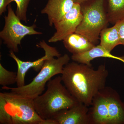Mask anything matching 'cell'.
<instances>
[{
    "instance_id": "obj_1",
    "label": "cell",
    "mask_w": 124,
    "mask_h": 124,
    "mask_svg": "<svg viewBox=\"0 0 124 124\" xmlns=\"http://www.w3.org/2000/svg\"><path fill=\"white\" fill-rule=\"evenodd\" d=\"M108 74L105 64L94 70L92 66L73 61L64 66L61 77L71 94L89 107L95 95L106 87Z\"/></svg>"
},
{
    "instance_id": "obj_2",
    "label": "cell",
    "mask_w": 124,
    "mask_h": 124,
    "mask_svg": "<svg viewBox=\"0 0 124 124\" xmlns=\"http://www.w3.org/2000/svg\"><path fill=\"white\" fill-rule=\"evenodd\" d=\"M62 82L60 76L50 80L46 91L33 99L36 111L42 120L53 119L61 111L79 102Z\"/></svg>"
},
{
    "instance_id": "obj_3",
    "label": "cell",
    "mask_w": 124,
    "mask_h": 124,
    "mask_svg": "<svg viewBox=\"0 0 124 124\" xmlns=\"http://www.w3.org/2000/svg\"><path fill=\"white\" fill-rule=\"evenodd\" d=\"M32 99L10 91L0 93V124H42Z\"/></svg>"
},
{
    "instance_id": "obj_4",
    "label": "cell",
    "mask_w": 124,
    "mask_h": 124,
    "mask_svg": "<svg viewBox=\"0 0 124 124\" xmlns=\"http://www.w3.org/2000/svg\"><path fill=\"white\" fill-rule=\"evenodd\" d=\"M83 18L75 32L81 34L94 44L109 23L105 0H89L80 5Z\"/></svg>"
},
{
    "instance_id": "obj_5",
    "label": "cell",
    "mask_w": 124,
    "mask_h": 124,
    "mask_svg": "<svg viewBox=\"0 0 124 124\" xmlns=\"http://www.w3.org/2000/svg\"><path fill=\"white\" fill-rule=\"evenodd\" d=\"M70 60V57L67 54L57 58L54 57L48 59L45 61L38 75L28 84L16 88L3 86L2 89L10 90L23 97L34 99L42 94L46 82L53 77L62 74L64 66L69 62Z\"/></svg>"
},
{
    "instance_id": "obj_6",
    "label": "cell",
    "mask_w": 124,
    "mask_h": 124,
    "mask_svg": "<svg viewBox=\"0 0 124 124\" xmlns=\"http://www.w3.org/2000/svg\"><path fill=\"white\" fill-rule=\"evenodd\" d=\"M8 14L4 17L5 24L0 32V38L10 51L15 53L19 51V46L21 45L23 39L26 36L42 35L40 32L36 31V25L31 26L22 24L9 4L7 7Z\"/></svg>"
},
{
    "instance_id": "obj_7",
    "label": "cell",
    "mask_w": 124,
    "mask_h": 124,
    "mask_svg": "<svg viewBox=\"0 0 124 124\" xmlns=\"http://www.w3.org/2000/svg\"><path fill=\"white\" fill-rule=\"evenodd\" d=\"M36 46L43 49L45 54L42 57L33 62L22 61L16 55L15 53L13 51H9V55L15 61L17 66V87H22L25 85V75L29 69L32 68L36 71H39L46 60L54 57L58 58L62 55L56 48L49 45L44 40L40 41L37 43Z\"/></svg>"
},
{
    "instance_id": "obj_8",
    "label": "cell",
    "mask_w": 124,
    "mask_h": 124,
    "mask_svg": "<svg viewBox=\"0 0 124 124\" xmlns=\"http://www.w3.org/2000/svg\"><path fill=\"white\" fill-rule=\"evenodd\" d=\"M82 18L80 5L75 3L71 10L59 22L54 24L56 31L48 41L55 43L63 41L70 34L75 32Z\"/></svg>"
},
{
    "instance_id": "obj_9",
    "label": "cell",
    "mask_w": 124,
    "mask_h": 124,
    "mask_svg": "<svg viewBox=\"0 0 124 124\" xmlns=\"http://www.w3.org/2000/svg\"><path fill=\"white\" fill-rule=\"evenodd\" d=\"M89 108V124H109L107 89L106 86L95 95Z\"/></svg>"
},
{
    "instance_id": "obj_10",
    "label": "cell",
    "mask_w": 124,
    "mask_h": 124,
    "mask_svg": "<svg viewBox=\"0 0 124 124\" xmlns=\"http://www.w3.org/2000/svg\"><path fill=\"white\" fill-rule=\"evenodd\" d=\"M88 107L79 102L71 108L59 112L53 120L55 124H89Z\"/></svg>"
},
{
    "instance_id": "obj_11",
    "label": "cell",
    "mask_w": 124,
    "mask_h": 124,
    "mask_svg": "<svg viewBox=\"0 0 124 124\" xmlns=\"http://www.w3.org/2000/svg\"><path fill=\"white\" fill-rule=\"evenodd\" d=\"M74 4L73 0H48L41 13L47 16L49 25L52 27L71 10Z\"/></svg>"
},
{
    "instance_id": "obj_12",
    "label": "cell",
    "mask_w": 124,
    "mask_h": 124,
    "mask_svg": "<svg viewBox=\"0 0 124 124\" xmlns=\"http://www.w3.org/2000/svg\"><path fill=\"white\" fill-rule=\"evenodd\" d=\"M107 89L109 124H124V103L115 90Z\"/></svg>"
},
{
    "instance_id": "obj_13",
    "label": "cell",
    "mask_w": 124,
    "mask_h": 124,
    "mask_svg": "<svg viewBox=\"0 0 124 124\" xmlns=\"http://www.w3.org/2000/svg\"><path fill=\"white\" fill-rule=\"evenodd\" d=\"M108 58L121 61L124 63V56L118 57L111 53L100 45H95L88 51L76 54H72L71 59L79 63L91 66V62L98 58Z\"/></svg>"
},
{
    "instance_id": "obj_14",
    "label": "cell",
    "mask_w": 124,
    "mask_h": 124,
    "mask_svg": "<svg viewBox=\"0 0 124 124\" xmlns=\"http://www.w3.org/2000/svg\"><path fill=\"white\" fill-rule=\"evenodd\" d=\"M63 42L65 48L72 54L85 53L95 46L84 36L76 32L68 36Z\"/></svg>"
},
{
    "instance_id": "obj_15",
    "label": "cell",
    "mask_w": 124,
    "mask_h": 124,
    "mask_svg": "<svg viewBox=\"0 0 124 124\" xmlns=\"http://www.w3.org/2000/svg\"><path fill=\"white\" fill-rule=\"evenodd\" d=\"M100 45L109 52H111L117 46L121 45L116 24L103 29L100 33Z\"/></svg>"
},
{
    "instance_id": "obj_16",
    "label": "cell",
    "mask_w": 124,
    "mask_h": 124,
    "mask_svg": "<svg viewBox=\"0 0 124 124\" xmlns=\"http://www.w3.org/2000/svg\"><path fill=\"white\" fill-rule=\"evenodd\" d=\"M109 23L115 24L124 18V0H105Z\"/></svg>"
},
{
    "instance_id": "obj_17",
    "label": "cell",
    "mask_w": 124,
    "mask_h": 124,
    "mask_svg": "<svg viewBox=\"0 0 124 124\" xmlns=\"http://www.w3.org/2000/svg\"><path fill=\"white\" fill-rule=\"evenodd\" d=\"M17 72L6 70L0 63V85L7 86L13 85L17 82Z\"/></svg>"
},
{
    "instance_id": "obj_18",
    "label": "cell",
    "mask_w": 124,
    "mask_h": 124,
    "mask_svg": "<svg viewBox=\"0 0 124 124\" xmlns=\"http://www.w3.org/2000/svg\"><path fill=\"white\" fill-rule=\"evenodd\" d=\"M31 0H14L17 5L15 13L18 18L25 23L27 22V11Z\"/></svg>"
},
{
    "instance_id": "obj_19",
    "label": "cell",
    "mask_w": 124,
    "mask_h": 124,
    "mask_svg": "<svg viewBox=\"0 0 124 124\" xmlns=\"http://www.w3.org/2000/svg\"><path fill=\"white\" fill-rule=\"evenodd\" d=\"M116 24L117 25L119 32L121 45H124V18Z\"/></svg>"
},
{
    "instance_id": "obj_20",
    "label": "cell",
    "mask_w": 124,
    "mask_h": 124,
    "mask_svg": "<svg viewBox=\"0 0 124 124\" xmlns=\"http://www.w3.org/2000/svg\"><path fill=\"white\" fill-rule=\"evenodd\" d=\"M14 0H0V15L7 11V7Z\"/></svg>"
},
{
    "instance_id": "obj_21",
    "label": "cell",
    "mask_w": 124,
    "mask_h": 124,
    "mask_svg": "<svg viewBox=\"0 0 124 124\" xmlns=\"http://www.w3.org/2000/svg\"><path fill=\"white\" fill-rule=\"evenodd\" d=\"M88 0H73L74 3L79 4L80 5Z\"/></svg>"
}]
</instances>
